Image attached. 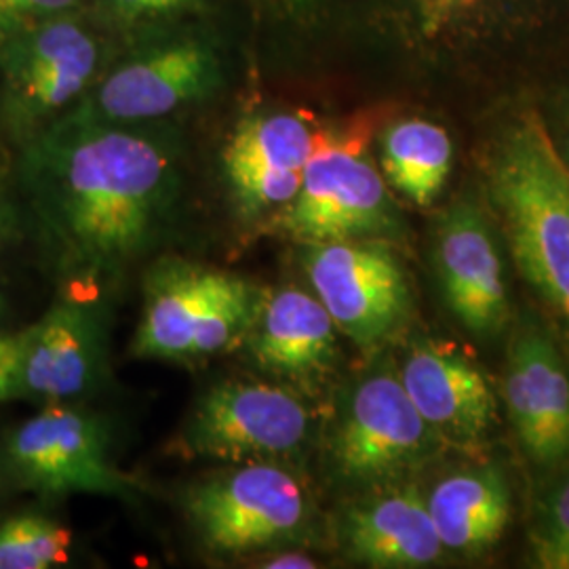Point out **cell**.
Instances as JSON below:
<instances>
[{
    "label": "cell",
    "mask_w": 569,
    "mask_h": 569,
    "mask_svg": "<svg viewBox=\"0 0 569 569\" xmlns=\"http://www.w3.org/2000/svg\"><path fill=\"white\" fill-rule=\"evenodd\" d=\"M21 186L42 258L74 281H93L161 243L178 169L157 138L74 114L28 148Z\"/></svg>",
    "instance_id": "cell-1"
},
{
    "label": "cell",
    "mask_w": 569,
    "mask_h": 569,
    "mask_svg": "<svg viewBox=\"0 0 569 569\" xmlns=\"http://www.w3.org/2000/svg\"><path fill=\"white\" fill-rule=\"evenodd\" d=\"M486 180L515 264L569 327V161L538 110L493 140Z\"/></svg>",
    "instance_id": "cell-2"
},
{
    "label": "cell",
    "mask_w": 569,
    "mask_h": 569,
    "mask_svg": "<svg viewBox=\"0 0 569 569\" xmlns=\"http://www.w3.org/2000/svg\"><path fill=\"white\" fill-rule=\"evenodd\" d=\"M143 289L131 352L161 361L201 359L244 340L262 293L239 274L178 258L152 266Z\"/></svg>",
    "instance_id": "cell-3"
},
{
    "label": "cell",
    "mask_w": 569,
    "mask_h": 569,
    "mask_svg": "<svg viewBox=\"0 0 569 569\" xmlns=\"http://www.w3.org/2000/svg\"><path fill=\"white\" fill-rule=\"evenodd\" d=\"M0 470L13 493L41 502L66 496L133 500L138 481L114 465L108 427L79 407H41L18 427L0 432Z\"/></svg>",
    "instance_id": "cell-4"
},
{
    "label": "cell",
    "mask_w": 569,
    "mask_h": 569,
    "mask_svg": "<svg viewBox=\"0 0 569 569\" xmlns=\"http://www.w3.org/2000/svg\"><path fill=\"white\" fill-rule=\"evenodd\" d=\"M183 510L204 549L222 557L283 549L312 521L305 483L279 462L216 472L186 489Z\"/></svg>",
    "instance_id": "cell-5"
},
{
    "label": "cell",
    "mask_w": 569,
    "mask_h": 569,
    "mask_svg": "<svg viewBox=\"0 0 569 569\" xmlns=\"http://www.w3.org/2000/svg\"><path fill=\"white\" fill-rule=\"evenodd\" d=\"M274 222L305 244L385 239L401 226L387 180L359 133H317L300 190Z\"/></svg>",
    "instance_id": "cell-6"
},
{
    "label": "cell",
    "mask_w": 569,
    "mask_h": 569,
    "mask_svg": "<svg viewBox=\"0 0 569 569\" xmlns=\"http://www.w3.org/2000/svg\"><path fill=\"white\" fill-rule=\"evenodd\" d=\"M439 441L399 373L378 367L346 392L329 435V460L346 483L382 486L427 462Z\"/></svg>",
    "instance_id": "cell-7"
},
{
    "label": "cell",
    "mask_w": 569,
    "mask_h": 569,
    "mask_svg": "<svg viewBox=\"0 0 569 569\" xmlns=\"http://www.w3.org/2000/svg\"><path fill=\"white\" fill-rule=\"evenodd\" d=\"M312 416L289 388L230 380L209 388L183 425L180 448L190 458L224 465L279 462L300 456Z\"/></svg>",
    "instance_id": "cell-8"
},
{
    "label": "cell",
    "mask_w": 569,
    "mask_h": 569,
    "mask_svg": "<svg viewBox=\"0 0 569 569\" xmlns=\"http://www.w3.org/2000/svg\"><path fill=\"white\" fill-rule=\"evenodd\" d=\"M385 239L306 244L312 293L346 338L376 348L406 326L411 293L406 270Z\"/></svg>",
    "instance_id": "cell-9"
},
{
    "label": "cell",
    "mask_w": 569,
    "mask_h": 569,
    "mask_svg": "<svg viewBox=\"0 0 569 569\" xmlns=\"http://www.w3.org/2000/svg\"><path fill=\"white\" fill-rule=\"evenodd\" d=\"M108 317L91 296L61 291L37 321L21 327L18 399L68 406L106 376Z\"/></svg>",
    "instance_id": "cell-10"
},
{
    "label": "cell",
    "mask_w": 569,
    "mask_h": 569,
    "mask_svg": "<svg viewBox=\"0 0 569 569\" xmlns=\"http://www.w3.org/2000/svg\"><path fill=\"white\" fill-rule=\"evenodd\" d=\"M435 266L446 305L470 333L491 338L509 326L502 253L488 216L472 201H458L441 216Z\"/></svg>",
    "instance_id": "cell-11"
},
{
    "label": "cell",
    "mask_w": 569,
    "mask_h": 569,
    "mask_svg": "<svg viewBox=\"0 0 569 569\" xmlns=\"http://www.w3.org/2000/svg\"><path fill=\"white\" fill-rule=\"evenodd\" d=\"M505 399L515 435L538 467L569 456V371L542 327H521L509 348Z\"/></svg>",
    "instance_id": "cell-12"
},
{
    "label": "cell",
    "mask_w": 569,
    "mask_h": 569,
    "mask_svg": "<svg viewBox=\"0 0 569 569\" xmlns=\"http://www.w3.org/2000/svg\"><path fill=\"white\" fill-rule=\"evenodd\" d=\"M401 385L428 427L446 443L477 446L496 420V397L488 378L467 352L439 340L407 350Z\"/></svg>",
    "instance_id": "cell-13"
},
{
    "label": "cell",
    "mask_w": 569,
    "mask_h": 569,
    "mask_svg": "<svg viewBox=\"0 0 569 569\" xmlns=\"http://www.w3.org/2000/svg\"><path fill=\"white\" fill-rule=\"evenodd\" d=\"M317 133L296 114H268L239 124L224 150V169L244 218L281 211L300 190Z\"/></svg>",
    "instance_id": "cell-14"
},
{
    "label": "cell",
    "mask_w": 569,
    "mask_h": 569,
    "mask_svg": "<svg viewBox=\"0 0 569 569\" xmlns=\"http://www.w3.org/2000/svg\"><path fill=\"white\" fill-rule=\"evenodd\" d=\"M218 82V63L197 42H182L129 61L102 82L93 108L79 117L102 122L159 119L207 96Z\"/></svg>",
    "instance_id": "cell-15"
},
{
    "label": "cell",
    "mask_w": 569,
    "mask_h": 569,
    "mask_svg": "<svg viewBox=\"0 0 569 569\" xmlns=\"http://www.w3.org/2000/svg\"><path fill=\"white\" fill-rule=\"evenodd\" d=\"M98 61L93 41L79 26L53 21L28 41L11 63L4 119L26 133L72 102L91 79Z\"/></svg>",
    "instance_id": "cell-16"
},
{
    "label": "cell",
    "mask_w": 569,
    "mask_h": 569,
    "mask_svg": "<svg viewBox=\"0 0 569 569\" xmlns=\"http://www.w3.org/2000/svg\"><path fill=\"white\" fill-rule=\"evenodd\" d=\"M244 342L258 366L293 380H310L338 361V327L315 293L279 287L260 293Z\"/></svg>",
    "instance_id": "cell-17"
},
{
    "label": "cell",
    "mask_w": 569,
    "mask_h": 569,
    "mask_svg": "<svg viewBox=\"0 0 569 569\" xmlns=\"http://www.w3.org/2000/svg\"><path fill=\"white\" fill-rule=\"evenodd\" d=\"M338 531L346 555L369 568H427L446 552L427 498L416 489H388L348 505Z\"/></svg>",
    "instance_id": "cell-18"
},
{
    "label": "cell",
    "mask_w": 569,
    "mask_h": 569,
    "mask_svg": "<svg viewBox=\"0 0 569 569\" xmlns=\"http://www.w3.org/2000/svg\"><path fill=\"white\" fill-rule=\"evenodd\" d=\"M427 507L446 550L481 552L509 526L507 475L496 467L451 472L430 489Z\"/></svg>",
    "instance_id": "cell-19"
},
{
    "label": "cell",
    "mask_w": 569,
    "mask_h": 569,
    "mask_svg": "<svg viewBox=\"0 0 569 569\" xmlns=\"http://www.w3.org/2000/svg\"><path fill=\"white\" fill-rule=\"evenodd\" d=\"M453 143L448 131L427 119L392 122L380 140L382 176L411 203L428 207L448 182Z\"/></svg>",
    "instance_id": "cell-20"
},
{
    "label": "cell",
    "mask_w": 569,
    "mask_h": 569,
    "mask_svg": "<svg viewBox=\"0 0 569 569\" xmlns=\"http://www.w3.org/2000/svg\"><path fill=\"white\" fill-rule=\"evenodd\" d=\"M72 549V531L42 510L0 515V569L60 568Z\"/></svg>",
    "instance_id": "cell-21"
},
{
    "label": "cell",
    "mask_w": 569,
    "mask_h": 569,
    "mask_svg": "<svg viewBox=\"0 0 569 569\" xmlns=\"http://www.w3.org/2000/svg\"><path fill=\"white\" fill-rule=\"evenodd\" d=\"M529 549L538 568L569 569V470L542 500L529 531Z\"/></svg>",
    "instance_id": "cell-22"
},
{
    "label": "cell",
    "mask_w": 569,
    "mask_h": 569,
    "mask_svg": "<svg viewBox=\"0 0 569 569\" xmlns=\"http://www.w3.org/2000/svg\"><path fill=\"white\" fill-rule=\"evenodd\" d=\"M21 327L0 331V406L18 401Z\"/></svg>",
    "instance_id": "cell-23"
},
{
    "label": "cell",
    "mask_w": 569,
    "mask_h": 569,
    "mask_svg": "<svg viewBox=\"0 0 569 569\" xmlns=\"http://www.w3.org/2000/svg\"><path fill=\"white\" fill-rule=\"evenodd\" d=\"M74 2L77 0H0V34L11 32L23 21L63 11Z\"/></svg>",
    "instance_id": "cell-24"
},
{
    "label": "cell",
    "mask_w": 569,
    "mask_h": 569,
    "mask_svg": "<svg viewBox=\"0 0 569 569\" xmlns=\"http://www.w3.org/2000/svg\"><path fill=\"white\" fill-rule=\"evenodd\" d=\"M21 243H32L26 209L0 188V258Z\"/></svg>",
    "instance_id": "cell-25"
},
{
    "label": "cell",
    "mask_w": 569,
    "mask_h": 569,
    "mask_svg": "<svg viewBox=\"0 0 569 569\" xmlns=\"http://www.w3.org/2000/svg\"><path fill=\"white\" fill-rule=\"evenodd\" d=\"M475 0H418L422 26L428 37H437L449 21L462 13Z\"/></svg>",
    "instance_id": "cell-26"
},
{
    "label": "cell",
    "mask_w": 569,
    "mask_h": 569,
    "mask_svg": "<svg viewBox=\"0 0 569 569\" xmlns=\"http://www.w3.org/2000/svg\"><path fill=\"white\" fill-rule=\"evenodd\" d=\"M112 2L122 18L133 20V18H150V16L176 11L183 4H188L190 0H112Z\"/></svg>",
    "instance_id": "cell-27"
},
{
    "label": "cell",
    "mask_w": 569,
    "mask_h": 569,
    "mask_svg": "<svg viewBox=\"0 0 569 569\" xmlns=\"http://www.w3.org/2000/svg\"><path fill=\"white\" fill-rule=\"evenodd\" d=\"M262 561L264 563H260V568L266 569H312L319 566L310 555L298 550H270Z\"/></svg>",
    "instance_id": "cell-28"
},
{
    "label": "cell",
    "mask_w": 569,
    "mask_h": 569,
    "mask_svg": "<svg viewBox=\"0 0 569 569\" xmlns=\"http://www.w3.org/2000/svg\"><path fill=\"white\" fill-rule=\"evenodd\" d=\"M7 310H9V302H7V291L2 289L0 284V331L2 329H11V327L4 326V319H7Z\"/></svg>",
    "instance_id": "cell-29"
},
{
    "label": "cell",
    "mask_w": 569,
    "mask_h": 569,
    "mask_svg": "<svg viewBox=\"0 0 569 569\" xmlns=\"http://www.w3.org/2000/svg\"><path fill=\"white\" fill-rule=\"evenodd\" d=\"M13 491H11V488L7 486V481H4V477H2V470H0V515H2V502H4V498L7 496H11Z\"/></svg>",
    "instance_id": "cell-30"
},
{
    "label": "cell",
    "mask_w": 569,
    "mask_h": 569,
    "mask_svg": "<svg viewBox=\"0 0 569 569\" xmlns=\"http://www.w3.org/2000/svg\"><path fill=\"white\" fill-rule=\"evenodd\" d=\"M566 157H568V161H569V152H566Z\"/></svg>",
    "instance_id": "cell-31"
}]
</instances>
